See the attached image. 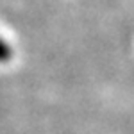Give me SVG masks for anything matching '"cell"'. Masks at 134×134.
Masks as SVG:
<instances>
[{
	"label": "cell",
	"mask_w": 134,
	"mask_h": 134,
	"mask_svg": "<svg viewBox=\"0 0 134 134\" xmlns=\"http://www.w3.org/2000/svg\"><path fill=\"white\" fill-rule=\"evenodd\" d=\"M13 59V48L9 47V43L0 36V63H9Z\"/></svg>",
	"instance_id": "obj_1"
}]
</instances>
